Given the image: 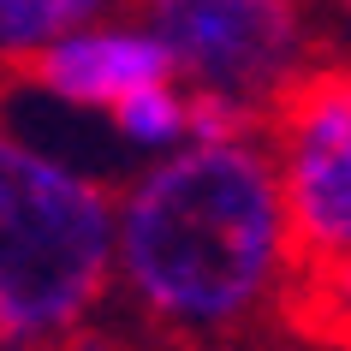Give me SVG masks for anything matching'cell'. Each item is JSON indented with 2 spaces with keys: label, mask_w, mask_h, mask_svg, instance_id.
<instances>
[{
  "label": "cell",
  "mask_w": 351,
  "mask_h": 351,
  "mask_svg": "<svg viewBox=\"0 0 351 351\" xmlns=\"http://www.w3.org/2000/svg\"><path fill=\"white\" fill-rule=\"evenodd\" d=\"M298 250L262 137L185 143L119 197L113 280L173 333H232L292 292Z\"/></svg>",
  "instance_id": "obj_1"
},
{
  "label": "cell",
  "mask_w": 351,
  "mask_h": 351,
  "mask_svg": "<svg viewBox=\"0 0 351 351\" xmlns=\"http://www.w3.org/2000/svg\"><path fill=\"white\" fill-rule=\"evenodd\" d=\"M119 197L84 167L0 131V346L54 351L113 286Z\"/></svg>",
  "instance_id": "obj_2"
},
{
  "label": "cell",
  "mask_w": 351,
  "mask_h": 351,
  "mask_svg": "<svg viewBox=\"0 0 351 351\" xmlns=\"http://www.w3.org/2000/svg\"><path fill=\"white\" fill-rule=\"evenodd\" d=\"M268 155L292 221L298 274L351 250V72L310 66L268 113ZM292 274V280H298Z\"/></svg>",
  "instance_id": "obj_3"
},
{
  "label": "cell",
  "mask_w": 351,
  "mask_h": 351,
  "mask_svg": "<svg viewBox=\"0 0 351 351\" xmlns=\"http://www.w3.org/2000/svg\"><path fill=\"white\" fill-rule=\"evenodd\" d=\"M149 24L161 30L185 90L232 95L244 108L280 101L310 72L304 0H173Z\"/></svg>",
  "instance_id": "obj_4"
},
{
  "label": "cell",
  "mask_w": 351,
  "mask_h": 351,
  "mask_svg": "<svg viewBox=\"0 0 351 351\" xmlns=\"http://www.w3.org/2000/svg\"><path fill=\"white\" fill-rule=\"evenodd\" d=\"M42 90L66 101V108H90V113H113L119 101H131L149 84H173V54L155 24H90L77 36L54 42L48 54L30 66Z\"/></svg>",
  "instance_id": "obj_5"
},
{
  "label": "cell",
  "mask_w": 351,
  "mask_h": 351,
  "mask_svg": "<svg viewBox=\"0 0 351 351\" xmlns=\"http://www.w3.org/2000/svg\"><path fill=\"white\" fill-rule=\"evenodd\" d=\"M108 0H0V60L36 66L54 42L101 24Z\"/></svg>",
  "instance_id": "obj_6"
},
{
  "label": "cell",
  "mask_w": 351,
  "mask_h": 351,
  "mask_svg": "<svg viewBox=\"0 0 351 351\" xmlns=\"http://www.w3.org/2000/svg\"><path fill=\"white\" fill-rule=\"evenodd\" d=\"M113 131L125 137L131 149H143V155H179V149L191 143V90L173 77V84H149V90H137L131 101H119V108L108 113Z\"/></svg>",
  "instance_id": "obj_7"
},
{
  "label": "cell",
  "mask_w": 351,
  "mask_h": 351,
  "mask_svg": "<svg viewBox=\"0 0 351 351\" xmlns=\"http://www.w3.org/2000/svg\"><path fill=\"white\" fill-rule=\"evenodd\" d=\"M292 310L322 339L351 346V250L339 262H328V268H304L292 280Z\"/></svg>",
  "instance_id": "obj_8"
},
{
  "label": "cell",
  "mask_w": 351,
  "mask_h": 351,
  "mask_svg": "<svg viewBox=\"0 0 351 351\" xmlns=\"http://www.w3.org/2000/svg\"><path fill=\"white\" fill-rule=\"evenodd\" d=\"M244 137H256V108L191 90V143H244Z\"/></svg>",
  "instance_id": "obj_9"
},
{
  "label": "cell",
  "mask_w": 351,
  "mask_h": 351,
  "mask_svg": "<svg viewBox=\"0 0 351 351\" xmlns=\"http://www.w3.org/2000/svg\"><path fill=\"white\" fill-rule=\"evenodd\" d=\"M161 6H173V0H149V12H161Z\"/></svg>",
  "instance_id": "obj_10"
},
{
  "label": "cell",
  "mask_w": 351,
  "mask_h": 351,
  "mask_svg": "<svg viewBox=\"0 0 351 351\" xmlns=\"http://www.w3.org/2000/svg\"><path fill=\"white\" fill-rule=\"evenodd\" d=\"M346 12H351V0H346Z\"/></svg>",
  "instance_id": "obj_11"
}]
</instances>
